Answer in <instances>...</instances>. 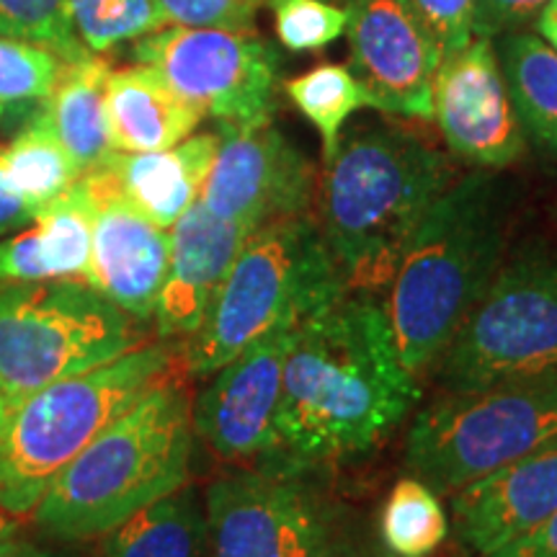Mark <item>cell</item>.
I'll return each instance as SVG.
<instances>
[{
	"mask_svg": "<svg viewBox=\"0 0 557 557\" xmlns=\"http://www.w3.org/2000/svg\"><path fill=\"white\" fill-rule=\"evenodd\" d=\"M421 400L385 305L346 292L297 325L284 364L274 451L261 462L320 468L359 457L393 434Z\"/></svg>",
	"mask_w": 557,
	"mask_h": 557,
	"instance_id": "6da1fadb",
	"label": "cell"
},
{
	"mask_svg": "<svg viewBox=\"0 0 557 557\" xmlns=\"http://www.w3.org/2000/svg\"><path fill=\"white\" fill-rule=\"evenodd\" d=\"M455 178L451 156L410 124L341 135L315 194L318 227L348 292L389 287L418 222Z\"/></svg>",
	"mask_w": 557,
	"mask_h": 557,
	"instance_id": "7a4b0ae2",
	"label": "cell"
},
{
	"mask_svg": "<svg viewBox=\"0 0 557 557\" xmlns=\"http://www.w3.org/2000/svg\"><path fill=\"white\" fill-rule=\"evenodd\" d=\"M511 212L508 178L475 169L444 189L410 235L385 312L416 377L442 357L504 263Z\"/></svg>",
	"mask_w": 557,
	"mask_h": 557,
	"instance_id": "3957f363",
	"label": "cell"
},
{
	"mask_svg": "<svg viewBox=\"0 0 557 557\" xmlns=\"http://www.w3.org/2000/svg\"><path fill=\"white\" fill-rule=\"evenodd\" d=\"M191 398L160 380L81 451L34 508L47 537L96 540L189 480Z\"/></svg>",
	"mask_w": 557,
	"mask_h": 557,
	"instance_id": "277c9868",
	"label": "cell"
},
{
	"mask_svg": "<svg viewBox=\"0 0 557 557\" xmlns=\"http://www.w3.org/2000/svg\"><path fill=\"white\" fill-rule=\"evenodd\" d=\"M346 292L310 212L256 227L201 329L189 336L186 369L191 377H209L243 348L274 331L297 329Z\"/></svg>",
	"mask_w": 557,
	"mask_h": 557,
	"instance_id": "5b68a950",
	"label": "cell"
},
{
	"mask_svg": "<svg viewBox=\"0 0 557 557\" xmlns=\"http://www.w3.org/2000/svg\"><path fill=\"white\" fill-rule=\"evenodd\" d=\"M171 346L148 344L88 372L41 387L0 413V511L34 513L52 480L122 416L139 395L163 380Z\"/></svg>",
	"mask_w": 557,
	"mask_h": 557,
	"instance_id": "8992f818",
	"label": "cell"
},
{
	"mask_svg": "<svg viewBox=\"0 0 557 557\" xmlns=\"http://www.w3.org/2000/svg\"><path fill=\"white\" fill-rule=\"evenodd\" d=\"M438 359L447 393L557 377L555 250L527 240L506 253Z\"/></svg>",
	"mask_w": 557,
	"mask_h": 557,
	"instance_id": "52a82bcc",
	"label": "cell"
},
{
	"mask_svg": "<svg viewBox=\"0 0 557 557\" xmlns=\"http://www.w3.org/2000/svg\"><path fill=\"white\" fill-rule=\"evenodd\" d=\"M135 346L127 312L88 282L0 284V413Z\"/></svg>",
	"mask_w": 557,
	"mask_h": 557,
	"instance_id": "ba28073f",
	"label": "cell"
},
{
	"mask_svg": "<svg viewBox=\"0 0 557 557\" xmlns=\"http://www.w3.org/2000/svg\"><path fill=\"white\" fill-rule=\"evenodd\" d=\"M557 444V377L447 393L418 410L406 468L434 493L459 487Z\"/></svg>",
	"mask_w": 557,
	"mask_h": 557,
	"instance_id": "9c48e42d",
	"label": "cell"
},
{
	"mask_svg": "<svg viewBox=\"0 0 557 557\" xmlns=\"http://www.w3.org/2000/svg\"><path fill=\"white\" fill-rule=\"evenodd\" d=\"M315 468L259 462L212 480L205 496L212 557H318L344 524Z\"/></svg>",
	"mask_w": 557,
	"mask_h": 557,
	"instance_id": "30bf717a",
	"label": "cell"
},
{
	"mask_svg": "<svg viewBox=\"0 0 557 557\" xmlns=\"http://www.w3.org/2000/svg\"><path fill=\"white\" fill-rule=\"evenodd\" d=\"M135 60L220 127L274 120L278 58L253 32L171 26L137 39Z\"/></svg>",
	"mask_w": 557,
	"mask_h": 557,
	"instance_id": "8fae6325",
	"label": "cell"
},
{
	"mask_svg": "<svg viewBox=\"0 0 557 557\" xmlns=\"http://www.w3.org/2000/svg\"><path fill=\"white\" fill-rule=\"evenodd\" d=\"M220 148L199 201L222 220L253 233L269 222L308 214L315 169L274 120L220 127Z\"/></svg>",
	"mask_w": 557,
	"mask_h": 557,
	"instance_id": "7c38bea8",
	"label": "cell"
},
{
	"mask_svg": "<svg viewBox=\"0 0 557 557\" xmlns=\"http://www.w3.org/2000/svg\"><path fill=\"white\" fill-rule=\"evenodd\" d=\"M434 120L451 158L472 169L504 171L524 156L527 137L508 94L496 45L475 37L444 58L434 78Z\"/></svg>",
	"mask_w": 557,
	"mask_h": 557,
	"instance_id": "4fadbf2b",
	"label": "cell"
},
{
	"mask_svg": "<svg viewBox=\"0 0 557 557\" xmlns=\"http://www.w3.org/2000/svg\"><path fill=\"white\" fill-rule=\"evenodd\" d=\"M348 70L374 109L406 120L434 116V78L442 52L408 0H348Z\"/></svg>",
	"mask_w": 557,
	"mask_h": 557,
	"instance_id": "5bb4252c",
	"label": "cell"
},
{
	"mask_svg": "<svg viewBox=\"0 0 557 557\" xmlns=\"http://www.w3.org/2000/svg\"><path fill=\"white\" fill-rule=\"evenodd\" d=\"M295 331H274L243 348L209 374L205 389L191 400L194 434L218 457L261 462L274 451L276 408Z\"/></svg>",
	"mask_w": 557,
	"mask_h": 557,
	"instance_id": "9a60e30c",
	"label": "cell"
},
{
	"mask_svg": "<svg viewBox=\"0 0 557 557\" xmlns=\"http://www.w3.org/2000/svg\"><path fill=\"white\" fill-rule=\"evenodd\" d=\"M83 178L96 199L86 282L127 315L150 320L169 271V230L145 218L103 165Z\"/></svg>",
	"mask_w": 557,
	"mask_h": 557,
	"instance_id": "2e32d148",
	"label": "cell"
},
{
	"mask_svg": "<svg viewBox=\"0 0 557 557\" xmlns=\"http://www.w3.org/2000/svg\"><path fill=\"white\" fill-rule=\"evenodd\" d=\"M557 511V444L513 459L451 493L455 537L485 557Z\"/></svg>",
	"mask_w": 557,
	"mask_h": 557,
	"instance_id": "e0dca14e",
	"label": "cell"
},
{
	"mask_svg": "<svg viewBox=\"0 0 557 557\" xmlns=\"http://www.w3.org/2000/svg\"><path fill=\"white\" fill-rule=\"evenodd\" d=\"M171 256L156 305L163 338L194 336L250 235L238 222L222 220L197 201L169 230Z\"/></svg>",
	"mask_w": 557,
	"mask_h": 557,
	"instance_id": "ac0fdd59",
	"label": "cell"
},
{
	"mask_svg": "<svg viewBox=\"0 0 557 557\" xmlns=\"http://www.w3.org/2000/svg\"><path fill=\"white\" fill-rule=\"evenodd\" d=\"M96 199L78 178L11 238L0 240V284L86 278L94 243Z\"/></svg>",
	"mask_w": 557,
	"mask_h": 557,
	"instance_id": "d6986e66",
	"label": "cell"
},
{
	"mask_svg": "<svg viewBox=\"0 0 557 557\" xmlns=\"http://www.w3.org/2000/svg\"><path fill=\"white\" fill-rule=\"evenodd\" d=\"M218 148L220 135H191L169 150L111 152L101 165L145 218L171 230L199 201Z\"/></svg>",
	"mask_w": 557,
	"mask_h": 557,
	"instance_id": "ffe728a7",
	"label": "cell"
},
{
	"mask_svg": "<svg viewBox=\"0 0 557 557\" xmlns=\"http://www.w3.org/2000/svg\"><path fill=\"white\" fill-rule=\"evenodd\" d=\"M107 116L114 152L169 150L191 137L205 120L194 103L148 65L111 70Z\"/></svg>",
	"mask_w": 557,
	"mask_h": 557,
	"instance_id": "44dd1931",
	"label": "cell"
},
{
	"mask_svg": "<svg viewBox=\"0 0 557 557\" xmlns=\"http://www.w3.org/2000/svg\"><path fill=\"white\" fill-rule=\"evenodd\" d=\"M109 75L111 67L101 54L83 52L75 60H62L60 78L41 109L81 176L99 169L114 152L107 116Z\"/></svg>",
	"mask_w": 557,
	"mask_h": 557,
	"instance_id": "7402d4cb",
	"label": "cell"
},
{
	"mask_svg": "<svg viewBox=\"0 0 557 557\" xmlns=\"http://www.w3.org/2000/svg\"><path fill=\"white\" fill-rule=\"evenodd\" d=\"M205 500L184 483L103 534L101 557H207Z\"/></svg>",
	"mask_w": 557,
	"mask_h": 557,
	"instance_id": "603a6c76",
	"label": "cell"
},
{
	"mask_svg": "<svg viewBox=\"0 0 557 557\" xmlns=\"http://www.w3.org/2000/svg\"><path fill=\"white\" fill-rule=\"evenodd\" d=\"M493 45L524 137L557 163V52L524 29L500 34Z\"/></svg>",
	"mask_w": 557,
	"mask_h": 557,
	"instance_id": "cb8c5ba5",
	"label": "cell"
},
{
	"mask_svg": "<svg viewBox=\"0 0 557 557\" xmlns=\"http://www.w3.org/2000/svg\"><path fill=\"white\" fill-rule=\"evenodd\" d=\"M0 165L11 189L34 209V214L62 197L81 178L73 158L62 148L41 111L0 148Z\"/></svg>",
	"mask_w": 557,
	"mask_h": 557,
	"instance_id": "d4e9b609",
	"label": "cell"
},
{
	"mask_svg": "<svg viewBox=\"0 0 557 557\" xmlns=\"http://www.w3.org/2000/svg\"><path fill=\"white\" fill-rule=\"evenodd\" d=\"M284 94L299 114L318 129L323 160L329 163L338 148L346 122L361 109H374L369 90L344 65H318L284 83Z\"/></svg>",
	"mask_w": 557,
	"mask_h": 557,
	"instance_id": "484cf974",
	"label": "cell"
},
{
	"mask_svg": "<svg viewBox=\"0 0 557 557\" xmlns=\"http://www.w3.org/2000/svg\"><path fill=\"white\" fill-rule=\"evenodd\" d=\"M380 542L393 557H429L449 534L438 496L416 478L398 480L380 511Z\"/></svg>",
	"mask_w": 557,
	"mask_h": 557,
	"instance_id": "4316f807",
	"label": "cell"
},
{
	"mask_svg": "<svg viewBox=\"0 0 557 557\" xmlns=\"http://www.w3.org/2000/svg\"><path fill=\"white\" fill-rule=\"evenodd\" d=\"M70 18L81 45L94 54L143 39L165 26L158 0H70Z\"/></svg>",
	"mask_w": 557,
	"mask_h": 557,
	"instance_id": "83f0119b",
	"label": "cell"
},
{
	"mask_svg": "<svg viewBox=\"0 0 557 557\" xmlns=\"http://www.w3.org/2000/svg\"><path fill=\"white\" fill-rule=\"evenodd\" d=\"M0 37L37 41L62 60L88 52L70 18V0H0Z\"/></svg>",
	"mask_w": 557,
	"mask_h": 557,
	"instance_id": "f1b7e54d",
	"label": "cell"
},
{
	"mask_svg": "<svg viewBox=\"0 0 557 557\" xmlns=\"http://www.w3.org/2000/svg\"><path fill=\"white\" fill-rule=\"evenodd\" d=\"M60 70L62 58L50 47L0 37V107L47 101Z\"/></svg>",
	"mask_w": 557,
	"mask_h": 557,
	"instance_id": "f546056e",
	"label": "cell"
},
{
	"mask_svg": "<svg viewBox=\"0 0 557 557\" xmlns=\"http://www.w3.org/2000/svg\"><path fill=\"white\" fill-rule=\"evenodd\" d=\"M276 37L289 52H315L344 37L348 9L329 0H271Z\"/></svg>",
	"mask_w": 557,
	"mask_h": 557,
	"instance_id": "4dcf8cb0",
	"label": "cell"
},
{
	"mask_svg": "<svg viewBox=\"0 0 557 557\" xmlns=\"http://www.w3.org/2000/svg\"><path fill=\"white\" fill-rule=\"evenodd\" d=\"M267 0H158L165 24L189 29L253 32Z\"/></svg>",
	"mask_w": 557,
	"mask_h": 557,
	"instance_id": "1f68e13d",
	"label": "cell"
},
{
	"mask_svg": "<svg viewBox=\"0 0 557 557\" xmlns=\"http://www.w3.org/2000/svg\"><path fill=\"white\" fill-rule=\"evenodd\" d=\"M408 5L436 41L442 60L465 50L475 39V0H408Z\"/></svg>",
	"mask_w": 557,
	"mask_h": 557,
	"instance_id": "d6a6232c",
	"label": "cell"
},
{
	"mask_svg": "<svg viewBox=\"0 0 557 557\" xmlns=\"http://www.w3.org/2000/svg\"><path fill=\"white\" fill-rule=\"evenodd\" d=\"M547 3L549 0H475L472 34L496 39L500 34L527 29Z\"/></svg>",
	"mask_w": 557,
	"mask_h": 557,
	"instance_id": "836d02e7",
	"label": "cell"
},
{
	"mask_svg": "<svg viewBox=\"0 0 557 557\" xmlns=\"http://www.w3.org/2000/svg\"><path fill=\"white\" fill-rule=\"evenodd\" d=\"M485 557H557V511L524 537L508 542Z\"/></svg>",
	"mask_w": 557,
	"mask_h": 557,
	"instance_id": "e575fe53",
	"label": "cell"
},
{
	"mask_svg": "<svg viewBox=\"0 0 557 557\" xmlns=\"http://www.w3.org/2000/svg\"><path fill=\"white\" fill-rule=\"evenodd\" d=\"M318 557H393L382 547V542H372L367 534H361L354 524H341L338 532L333 534L329 547Z\"/></svg>",
	"mask_w": 557,
	"mask_h": 557,
	"instance_id": "d590c367",
	"label": "cell"
},
{
	"mask_svg": "<svg viewBox=\"0 0 557 557\" xmlns=\"http://www.w3.org/2000/svg\"><path fill=\"white\" fill-rule=\"evenodd\" d=\"M34 218H37L34 209L11 189L9 181H5L3 165H0V238H5V235L11 233H18L21 227L32 225Z\"/></svg>",
	"mask_w": 557,
	"mask_h": 557,
	"instance_id": "8d00e7d4",
	"label": "cell"
},
{
	"mask_svg": "<svg viewBox=\"0 0 557 557\" xmlns=\"http://www.w3.org/2000/svg\"><path fill=\"white\" fill-rule=\"evenodd\" d=\"M534 34L557 52V0H549L540 16L534 18Z\"/></svg>",
	"mask_w": 557,
	"mask_h": 557,
	"instance_id": "74e56055",
	"label": "cell"
},
{
	"mask_svg": "<svg viewBox=\"0 0 557 557\" xmlns=\"http://www.w3.org/2000/svg\"><path fill=\"white\" fill-rule=\"evenodd\" d=\"M0 557H54L50 549L32 545V542H21L16 537L0 540Z\"/></svg>",
	"mask_w": 557,
	"mask_h": 557,
	"instance_id": "f35d334b",
	"label": "cell"
},
{
	"mask_svg": "<svg viewBox=\"0 0 557 557\" xmlns=\"http://www.w3.org/2000/svg\"><path fill=\"white\" fill-rule=\"evenodd\" d=\"M16 532H18V521H16V517H11V513L0 511V540L16 537Z\"/></svg>",
	"mask_w": 557,
	"mask_h": 557,
	"instance_id": "ab89813d",
	"label": "cell"
},
{
	"mask_svg": "<svg viewBox=\"0 0 557 557\" xmlns=\"http://www.w3.org/2000/svg\"><path fill=\"white\" fill-rule=\"evenodd\" d=\"M553 220H555V225H557V205H555V209H553Z\"/></svg>",
	"mask_w": 557,
	"mask_h": 557,
	"instance_id": "60d3db41",
	"label": "cell"
},
{
	"mask_svg": "<svg viewBox=\"0 0 557 557\" xmlns=\"http://www.w3.org/2000/svg\"><path fill=\"white\" fill-rule=\"evenodd\" d=\"M0 120H3V107H0Z\"/></svg>",
	"mask_w": 557,
	"mask_h": 557,
	"instance_id": "b9f144b4",
	"label": "cell"
}]
</instances>
